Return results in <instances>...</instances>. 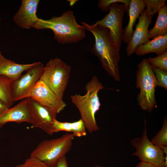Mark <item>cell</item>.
<instances>
[{
	"mask_svg": "<svg viewBox=\"0 0 167 167\" xmlns=\"http://www.w3.org/2000/svg\"><path fill=\"white\" fill-rule=\"evenodd\" d=\"M81 23L94 37L92 53L97 57L107 73L116 81H119L121 78L119 66L120 51L113 43L109 31L95 24L90 25L84 22Z\"/></svg>",
	"mask_w": 167,
	"mask_h": 167,
	"instance_id": "cell-1",
	"label": "cell"
},
{
	"mask_svg": "<svg viewBox=\"0 0 167 167\" xmlns=\"http://www.w3.org/2000/svg\"><path fill=\"white\" fill-rule=\"evenodd\" d=\"M34 28L51 30L55 39L62 44L77 43L86 36V30L77 23L73 11L69 10L64 12L60 16H53L48 19L39 18Z\"/></svg>",
	"mask_w": 167,
	"mask_h": 167,
	"instance_id": "cell-2",
	"label": "cell"
},
{
	"mask_svg": "<svg viewBox=\"0 0 167 167\" xmlns=\"http://www.w3.org/2000/svg\"><path fill=\"white\" fill-rule=\"evenodd\" d=\"M104 88L98 78L94 76L85 86L86 92L84 95L76 94L70 96L80 113L86 130L90 134L99 129L95 115L101 106L98 93Z\"/></svg>",
	"mask_w": 167,
	"mask_h": 167,
	"instance_id": "cell-3",
	"label": "cell"
},
{
	"mask_svg": "<svg viewBox=\"0 0 167 167\" xmlns=\"http://www.w3.org/2000/svg\"><path fill=\"white\" fill-rule=\"evenodd\" d=\"M137 67L135 86L140 89L137 97L138 105L143 110L150 113L157 107L155 96L156 80L152 66L147 58H143Z\"/></svg>",
	"mask_w": 167,
	"mask_h": 167,
	"instance_id": "cell-4",
	"label": "cell"
},
{
	"mask_svg": "<svg viewBox=\"0 0 167 167\" xmlns=\"http://www.w3.org/2000/svg\"><path fill=\"white\" fill-rule=\"evenodd\" d=\"M75 137L72 133L41 142L31 152L30 157L36 158L50 167H54L71 149Z\"/></svg>",
	"mask_w": 167,
	"mask_h": 167,
	"instance_id": "cell-5",
	"label": "cell"
},
{
	"mask_svg": "<svg viewBox=\"0 0 167 167\" xmlns=\"http://www.w3.org/2000/svg\"><path fill=\"white\" fill-rule=\"evenodd\" d=\"M71 67L61 59H50L44 66L40 80L58 96L63 99L69 81Z\"/></svg>",
	"mask_w": 167,
	"mask_h": 167,
	"instance_id": "cell-6",
	"label": "cell"
},
{
	"mask_svg": "<svg viewBox=\"0 0 167 167\" xmlns=\"http://www.w3.org/2000/svg\"><path fill=\"white\" fill-rule=\"evenodd\" d=\"M145 128L140 138H136L131 141L135 152L132 156L137 157L142 162L156 167H165L164 157L165 155L160 147L152 144L148 139L147 133L146 121Z\"/></svg>",
	"mask_w": 167,
	"mask_h": 167,
	"instance_id": "cell-7",
	"label": "cell"
},
{
	"mask_svg": "<svg viewBox=\"0 0 167 167\" xmlns=\"http://www.w3.org/2000/svg\"><path fill=\"white\" fill-rule=\"evenodd\" d=\"M44 68L42 63L37 62L24 74L13 81L11 91L14 102L30 97L34 87L40 79Z\"/></svg>",
	"mask_w": 167,
	"mask_h": 167,
	"instance_id": "cell-8",
	"label": "cell"
},
{
	"mask_svg": "<svg viewBox=\"0 0 167 167\" xmlns=\"http://www.w3.org/2000/svg\"><path fill=\"white\" fill-rule=\"evenodd\" d=\"M109 11L104 18L95 24L108 30L113 43L120 51L123 34L122 21L126 7L123 3H114L110 6Z\"/></svg>",
	"mask_w": 167,
	"mask_h": 167,
	"instance_id": "cell-9",
	"label": "cell"
},
{
	"mask_svg": "<svg viewBox=\"0 0 167 167\" xmlns=\"http://www.w3.org/2000/svg\"><path fill=\"white\" fill-rule=\"evenodd\" d=\"M32 117V127L38 128L47 134L54 133V122L57 114L31 97L27 98Z\"/></svg>",
	"mask_w": 167,
	"mask_h": 167,
	"instance_id": "cell-10",
	"label": "cell"
},
{
	"mask_svg": "<svg viewBox=\"0 0 167 167\" xmlns=\"http://www.w3.org/2000/svg\"><path fill=\"white\" fill-rule=\"evenodd\" d=\"M29 97L51 109L57 114L66 106L63 99L58 96L40 80L34 87Z\"/></svg>",
	"mask_w": 167,
	"mask_h": 167,
	"instance_id": "cell-11",
	"label": "cell"
},
{
	"mask_svg": "<svg viewBox=\"0 0 167 167\" xmlns=\"http://www.w3.org/2000/svg\"><path fill=\"white\" fill-rule=\"evenodd\" d=\"M152 17L146 9L140 14L135 29L127 43L126 51L128 57L134 53L138 46L149 41L148 28L152 22Z\"/></svg>",
	"mask_w": 167,
	"mask_h": 167,
	"instance_id": "cell-12",
	"label": "cell"
},
{
	"mask_svg": "<svg viewBox=\"0 0 167 167\" xmlns=\"http://www.w3.org/2000/svg\"><path fill=\"white\" fill-rule=\"evenodd\" d=\"M40 2L39 0H22L19 9L13 17L15 24L23 29L34 28L39 19L36 14Z\"/></svg>",
	"mask_w": 167,
	"mask_h": 167,
	"instance_id": "cell-13",
	"label": "cell"
},
{
	"mask_svg": "<svg viewBox=\"0 0 167 167\" xmlns=\"http://www.w3.org/2000/svg\"><path fill=\"white\" fill-rule=\"evenodd\" d=\"M32 117L27 98L0 114V127L9 122L31 124Z\"/></svg>",
	"mask_w": 167,
	"mask_h": 167,
	"instance_id": "cell-14",
	"label": "cell"
},
{
	"mask_svg": "<svg viewBox=\"0 0 167 167\" xmlns=\"http://www.w3.org/2000/svg\"><path fill=\"white\" fill-rule=\"evenodd\" d=\"M36 63H17L6 58L0 51V75L7 77L14 81L19 77L24 72L34 66Z\"/></svg>",
	"mask_w": 167,
	"mask_h": 167,
	"instance_id": "cell-15",
	"label": "cell"
},
{
	"mask_svg": "<svg viewBox=\"0 0 167 167\" xmlns=\"http://www.w3.org/2000/svg\"><path fill=\"white\" fill-rule=\"evenodd\" d=\"M167 51V34L156 36L145 44L138 46L135 53L138 56H142L154 53L157 56L160 55Z\"/></svg>",
	"mask_w": 167,
	"mask_h": 167,
	"instance_id": "cell-16",
	"label": "cell"
},
{
	"mask_svg": "<svg viewBox=\"0 0 167 167\" xmlns=\"http://www.w3.org/2000/svg\"><path fill=\"white\" fill-rule=\"evenodd\" d=\"M145 5L143 0H131L128 11L129 20L123 30L122 41L127 44L134 31L133 27L137 19L144 10Z\"/></svg>",
	"mask_w": 167,
	"mask_h": 167,
	"instance_id": "cell-17",
	"label": "cell"
},
{
	"mask_svg": "<svg viewBox=\"0 0 167 167\" xmlns=\"http://www.w3.org/2000/svg\"><path fill=\"white\" fill-rule=\"evenodd\" d=\"M54 133L60 131L71 132L75 137H81L87 135L86 129L84 123L80 118L73 122H62L57 119L54 122Z\"/></svg>",
	"mask_w": 167,
	"mask_h": 167,
	"instance_id": "cell-18",
	"label": "cell"
},
{
	"mask_svg": "<svg viewBox=\"0 0 167 167\" xmlns=\"http://www.w3.org/2000/svg\"><path fill=\"white\" fill-rule=\"evenodd\" d=\"M167 34V5L166 4L158 12L155 25L152 29L148 30V35L150 39Z\"/></svg>",
	"mask_w": 167,
	"mask_h": 167,
	"instance_id": "cell-19",
	"label": "cell"
},
{
	"mask_svg": "<svg viewBox=\"0 0 167 167\" xmlns=\"http://www.w3.org/2000/svg\"><path fill=\"white\" fill-rule=\"evenodd\" d=\"M13 81L9 78L0 75V100L10 108L14 103L11 91Z\"/></svg>",
	"mask_w": 167,
	"mask_h": 167,
	"instance_id": "cell-20",
	"label": "cell"
},
{
	"mask_svg": "<svg viewBox=\"0 0 167 167\" xmlns=\"http://www.w3.org/2000/svg\"><path fill=\"white\" fill-rule=\"evenodd\" d=\"M154 145L158 146H167V118H164L162 127L150 141Z\"/></svg>",
	"mask_w": 167,
	"mask_h": 167,
	"instance_id": "cell-21",
	"label": "cell"
},
{
	"mask_svg": "<svg viewBox=\"0 0 167 167\" xmlns=\"http://www.w3.org/2000/svg\"><path fill=\"white\" fill-rule=\"evenodd\" d=\"M147 61L151 66L167 71V51L155 57H149Z\"/></svg>",
	"mask_w": 167,
	"mask_h": 167,
	"instance_id": "cell-22",
	"label": "cell"
},
{
	"mask_svg": "<svg viewBox=\"0 0 167 167\" xmlns=\"http://www.w3.org/2000/svg\"><path fill=\"white\" fill-rule=\"evenodd\" d=\"M146 9L152 16L166 5V0H143Z\"/></svg>",
	"mask_w": 167,
	"mask_h": 167,
	"instance_id": "cell-23",
	"label": "cell"
},
{
	"mask_svg": "<svg viewBox=\"0 0 167 167\" xmlns=\"http://www.w3.org/2000/svg\"><path fill=\"white\" fill-rule=\"evenodd\" d=\"M152 69L156 80L157 86L167 90V71L156 67Z\"/></svg>",
	"mask_w": 167,
	"mask_h": 167,
	"instance_id": "cell-24",
	"label": "cell"
},
{
	"mask_svg": "<svg viewBox=\"0 0 167 167\" xmlns=\"http://www.w3.org/2000/svg\"><path fill=\"white\" fill-rule=\"evenodd\" d=\"M131 0H100L98 1V6L103 12H106L109 10L110 6L113 3H118L124 4L127 12L131 2Z\"/></svg>",
	"mask_w": 167,
	"mask_h": 167,
	"instance_id": "cell-25",
	"label": "cell"
},
{
	"mask_svg": "<svg viewBox=\"0 0 167 167\" xmlns=\"http://www.w3.org/2000/svg\"><path fill=\"white\" fill-rule=\"evenodd\" d=\"M15 167H50L44 162L36 158L30 157L23 163Z\"/></svg>",
	"mask_w": 167,
	"mask_h": 167,
	"instance_id": "cell-26",
	"label": "cell"
},
{
	"mask_svg": "<svg viewBox=\"0 0 167 167\" xmlns=\"http://www.w3.org/2000/svg\"><path fill=\"white\" fill-rule=\"evenodd\" d=\"M54 167H68L66 157L60 160Z\"/></svg>",
	"mask_w": 167,
	"mask_h": 167,
	"instance_id": "cell-27",
	"label": "cell"
},
{
	"mask_svg": "<svg viewBox=\"0 0 167 167\" xmlns=\"http://www.w3.org/2000/svg\"><path fill=\"white\" fill-rule=\"evenodd\" d=\"M136 167H156V166L150 164L140 162L136 166Z\"/></svg>",
	"mask_w": 167,
	"mask_h": 167,
	"instance_id": "cell-28",
	"label": "cell"
},
{
	"mask_svg": "<svg viewBox=\"0 0 167 167\" xmlns=\"http://www.w3.org/2000/svg\"><path fill=\"white\" fill-rule=\"evenodd\" d=\"M8 108L6 105L0 100V114L5 111Z\"/></svg>",
	"mask_w": 167,
	"mask_h": 167,
	"instance_id": "cell-29",
	"label": "cell"
},
{
	"mask_svg": "<svg viewBox=\"0 0 167 167\" xmlns=\"http://www.w3.org/2000/svg\"><path fill=\"white\" fill-rule=\"evenodd\" d=\"M70 3V4L71 6H73L75 4V3L77 0H68Z\"/></svg>",
	"mask_w": 167,
	"mask_h": 167,
	"instance_id": "cell-30",
	"label": "cell"
},
{
	"mask_svg": "<svg viewBox=\"0 0 167 167\" xmlns=\"http://www.w3.org/2000/svg\"><path fill=\"white\" fill-rule=\"evenodd\" d=\"M93 167H103L101 165H95Z\"/></svg>",
	"mask_w": 167,
	"mask_h": 167,
	"instance_id": "cell-31",
	"label": "cell"
},
{
	"mask_svg": "<svg viewBox=\"0 0 167 167\" xmlns=\"http://www.w3.org/2000/svg\"><path fill=\"white\" fill-rule=\"evenodd\" d=\"M1 20V17H0V27H1V23H0Z\"/></svg>",
	"mask_w": 167,
	"mask_h": 167,
	"instance_id": "cell-32",
	"label": "cell"
}]
</instances>
